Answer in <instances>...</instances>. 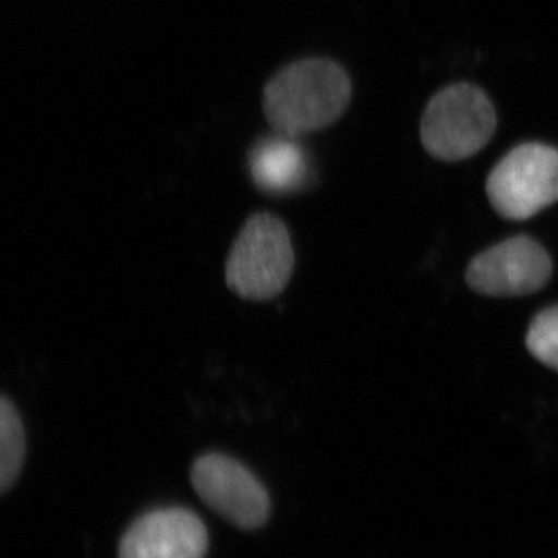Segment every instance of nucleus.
Segmentation results:
<instances>
[{"label": "nucleus", "instance_id": "obj_10", "mask_svg": "<svg viewBox=\"0 0 558 558\" xmlns=\"http://www.w3.org/2000/svg\"><path fill=\"white\" fill-rule=\"evenodd\" d=\"M526 347L538 362L558 371V306L539 312L532 319Z\"/></svg>", "mask_w": 558, "mask_h": 558}, {"label": "nucleus", "instance_id": "obj_2", "mask_svg": "<svg viewBox=\"0 0 558 558\" xmlns=\"http://www.w3.org/2000/svg\"><path fill=\"white\" fill-rule=\"evenodd\" d=\"M293 264L286 223L271 213H253L231 245L226 281L242 299L270 300L288 284Z\"/></svg>", "mask_w": 558, "mask_h": 558}, {"label": "nucleus", "instance_id": "obj_4", "mask_svg": "<svg viewBox=\"0 0 558 558\" xmlns=\"http://www.w3.org/2000/svg\"><path fill=\"white\" fill-rule=\"evenodd\" d=\"M486 191L501 218L526 220L558 202V149L524 143L506 154L488 174Z\"/></svg>", "mask_w": 558, "mask_h": 558}, {"label": "nucleus", "instance_id": "obj_1", "mask_svg": "<svg viewBox=\"0 0 558 558\" xmlns=\"http://www.w3.org/2000/svg\"><path fill=\"white\" fill-rule=\"evenodd\" d=\"M352 83L347 70L328 58H306L275 73L263 90L271 130L288 137L332 126L347 112Z\"/></svg>", "mask_w": 558, "mask_h": 558}, {"label": "nucleus", "instance_id": "obj_8", "mask_svg": "<svg viewBox=\"0 0 558 558\" xmlns=\"http://www.w3.org/2000/svg\"><path fill=\"white\" fill-rule=\"evenodd\" d=\"M250 172L259 190L288 193L307 178V161L295 138L277 134L260 140L250 154Z\"/></svg>", "mask_w": 558, "mask_h": 558}, {"label": "nucleus", "instance_id": "obj_9", "mask_svg": "<svg viewBox=\"0 0 558 558\" xmlns=\"http://www.w3.org/2000/svg\"><path fill=\"white\" fill-rule=\"evenodd\" d=\"M27 454L24 422L16 403L3 395L0 399V490L16 483Z\"/></svg>", "mask_w": 558, "mask_h": 558}, {"label": "nucleus", "instance_id": "obj_3", "mask_svg": "<svg viewBox=\"0 0 558 558\" xmlns=\"http://www.w3.org/2000/svg\"><path fill=\"white\" fill-rule=\"evenodd\" d=\"M497 131V112L480 87L451 84L429 100L421 121V142L429 156L461 161L478 154Z\"/></svg>", "mask_w": 558, "mask_h": 558}, {"label": "nucleus", "instance_id": "obj_5", "mask_svg": "<svg viewBox=\"0 0 558 558\" xmlns=\"http://www.w3.org/2000/svg\"><path fill=\"white\" fill-rule=\"evenodd\" d=\"M191 483L208 508L238 527L256 529L269 519L266 487L236 459L202 454L191 468Z\"/></svg>", "mask_w": 558, "mask_h": 558}, {"label": "nucleus", "instance_id": "obj_7", "mask_svg": "<svg viewBox=\"0 0 558 558\" xmlns=\"http://www.w3.org/2000/svg\"><path fill=\"white\" fill-rule=\"evenodd\" d=\"M207 527L189 509L153 510L135 521L120 543L119 558H204Z\"/></svg>", "mask_w": 558, "mask_h": 558}, {"label": "nucleus", "instance_id": "obj_6", "mask_svg": "<svg viewBox=\"0 0 558 558\" xmlns=\"http://www.w3.org/2000/svg\"><path fill=\"white\" fill-rule=\"evenodd\" d=\"M550 275L548 252L532 238L515 236L473 258L465 281L480 295L512 299L538 292L548 284Z\"/></svg>", "mask_w": 558, "mask_h": 558}]
</instances>
